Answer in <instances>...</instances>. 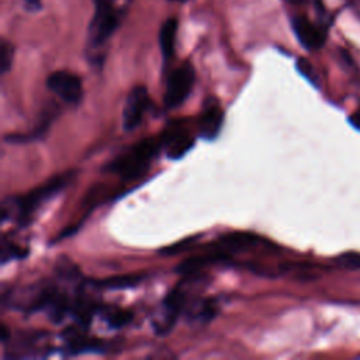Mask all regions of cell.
I'll return each instance as SVG.
<instances>
[{"label": "cell", "instance_id": "obj_1", "mask_svg": "<svg viewBox=\"0 0 360 360\" xmlns=\"http://www.w3.org/2000/svg\"><path fill=\"white\" fill-rule=\"evenodd\" d=\"M75 172H65L49 179L46 183L41 184L39 187L31 190L30 193L18 197H8L3 200L1 204V219L3 222L13 215L17 218L18 224L22 225L25 221L39 208L51 200L53 195L60 193L75 177Z\"/></svg>", "mask_w": 360, "mask_h": 360}, {"label": "cell", "instance_id": "obj_2", "mask_svg": "<svg viewBox=\"0 0 360 360\" xmlns=\"http://www.w3.org/2000/svg\"><path fill=\"white\" fill-rule=\"evenodd\" d=\"M163 148L162 138L143 139L111 160L104 169L118 174L124 180H132L143 174L155 156Z\"/></svg>", "mask_w": 360, "mask_h": 360}, {"label": "cell", "instance_id": "obj_3", "mask_svg": "<svg viewBox=\"0 0 360 360\" xmlns=\"http://www.w3.org/2000/svg\"><path fill=\"white\" fill-rule=\"evenodd\" d=\"M122 18V11L115 6L114 0H96V11L89 25L87 45L89 49L97 53L101 60V51L112 34L117 31Z\"/></svg>", "mask_w": 360, "mask_h": 360}, {"label": "cell", "instance_id": "obj_4", "mask_svg": "<svg viewBox=\"0 0 360 360\" xmlns=\"http://www.w3.org/2000/svg\"><path fill=\"white\" fill-rule=\"evenodd\" d=\"M186 302L187 292L184 284H179L166 295L162 305L152 318V325L158 335H166L172 330L180 312L186 308Z\"/></svg>", "mask_w": 360, "mask_h": 360}, {"label": "cell", "instance_id": "obj_5", "mask_svg": "<svg viewBox=\"0 0 360 360\" xmlns=\"http://www.w3.org/2000/svg\"><path fill=\"white\" fill-rule=\"evenodd\" d=\"M195 73L193 65L184 62L179 68L170 72L167 77L166 91H165V107L166 108H176L181 105L186 98L190 96L191 89L194 86Z\"/></svg>", "mask_w": 360, "mask_h": 360}, {"label": "cell", "instance_id": "obj_6", "mask_svg": "<svg viewBox=\"0 0 360 360\" xmlns=\"http://www.w3.org/2000/svg\"><path fill=\"white\" fill-rule=\"evenodd\" d=\"M46 87L68 104H79L83 97L82 79L68 70H56L46 77Z\"/></svg>", "mask_w": 360, "mask_h": 360}, {"label": "cell", "instance_id": "obj_7", "mask_svg": "<svg viewBox=\"0 0 360 360\" xmlns=\"http://www.w3.org/2000/svg\"><path fill=\"white\" fill-rule=\"evenodd\" d=\"M149 105V94L145 86H135L131 89L125 98L122 108V128L134 131L142 122L145 111Z\"/></svg>", "mask_w": 360, "mask_h": 360}, {"label": "cell", "instance_id": "obj_8", "mask_svg": "<svg viewBox=\"0 0 360 360\" xmlns=\"http://www.w3.org/2000/svg\"><path fill=\"white\" fill-rule=\"evenodd\" d=\"M224 124V110L219 104V101L210 96L204 100L200 121H198V128H200V135L204 139L212 141L218 136L221 128Z\"/></svg>", "mask_w": 360, "mask_h": 360}, {"label": "cell", "instance_id": "obj_9", "mask_svg": "<svg viewBox=\"0 0 360 360\" xmlns=\"http://www.w3.org/2000/svg\"><path fill=\"white\" fill-rule=\"evenodd\" d=\"M163 148L170 159H179L186 155L194 145L193 135L181 124H172L160 136Z\"/></svg>", "mask_w": 360, "mask_h": 360}, {"label": "cell", "instance_id": "obj_10", "mask_svg": "<svg viewBox=\"0 0 360 360\" xmlns=\"http://www.w3.org/2000/svg\"><path fill=\"white\" fill-rule=\"evenodd\" d=\"M291 25L297 39L304 48L309 51H315L323 45L325 31L316 24H314L312 21H309L307 17L304 15L294 17L291 21Z\"/></svg>", "mask_w": 360, "mask_h": 360}, {"label": "cell", "instance_id": "obj_11", "mask_svg": "<svg viewBox=\"0 0 360 360\" xmlns=\"http://www.w3.org/2000/svg\"><path fill=\"white\" fill-rule=\"evenodd\" d=\"M231 259L229 253L228 252H221V250H215V252H210V253H205V255H200V256H194V257H190V259H186L184 262H181L177 267H176V271L180 273V274H186V276H190L210 264H215V263H219V262H225Z\"/></svg>", "mask_w": 360, "mask_h": 360}, {"label": "cell", "instance_id": "obj_12", "mask_svg": "<svg viewBox=\"0 0 360 360\" xmlns=\"http://www.w3.org/2000/svg\"><path fill=\"white\" fill-rule=\"evenodd\" d=\"M100 353L104 352L103 342L84 336L80 330H69L66 336V354H82V353Z\"/></svg>", "mask_w": 360, "mask_h": 360}, {"label": "cell", "instance_id": "obj_13", "mask_svg": "<svg viewBox=\"0 0 360 360\" xmlns=\"http://www.w3.org/2000/svg\"><path fill=\"white\" fill-rule=\"evenodd\" d=\"M262 238L249 233V232H235L226 236H222L217 243H214L215 249H225V252H235V250H248L257 245H260Z\"/></svg>", "mask_w": 360, "mask_h": 360}, {"label": "cell", "instance_id": "obj_14", "mask_svg": "<svg viewBox=\"0 0 360 360\" xmlns=\"http://www.w3.org/2000/svg\"><path fill=\"white\" fill-rule=\"evenodd\" d=\"M187 321L190 323H207L218 312V304L215 300H197L190 304H186Z\"/></svg>", "mask_w": 360, "mask_h": 360}, {"label": "cell", "instance_id": "obj_15", "mask_svg": "<svg viewBox=\"0 0 360 360\" xmlns=\"http://www.w3.org/2000/svg\"><path fill=\"white\" fill-rule=\"evenodd\" d=\"M177 20L169 18L163 22L159 31V45L162 51L163 59L167 62L172 59L174 53V42H176V34H177Z\"/></svg>", "mask_w": 360, "mask_h": 360}, {"label": "cell", "instance_id": "obj_16", "mask_svg": "<svg viewBox=\"0 0 360 360\" xmlns=\"http://www.w3.org/2000/svg\"><path fill=\"white\" fill-rule=\"evenodd\" d=\"M143 280L142 276L136 274H129V276H117V277H110L105 280L96 281L94 285L98 288H112V290H121V288H129L136 284H139Z\"/></svg>", "mask_w": 360, "mask_h": 360}, {"label": "cell", "instance_id": "obj_17", "mask_svg": "<svg viewBox=\"0 0 360 360\" xmlns=\"http://www.w3.org/2000/svg\"><path fill=\"white\" fill-rule=\"evenodd\" d=\"M101 315L111 328H122L132 319V314L120 307L101 308Z\"/></svg>", "mask_w": 360, "mask_h": 360}, {"label": "cell", "instance_id": "obj_18", "mask_svg": "<svg viewBox=\"0 0 360 360\" xmlns=\"http://www.w3.org/2000/svg\"><path fill=\"white\" fill-rule=\"evenodd\" d=\"M27 250H24L22 248H20L18 245L8 242L7 239L3 240L1 245V263H7L8 260H14V259H22L27 256Z\"/></svg>", "mask_w": 360, "mask_h": 360}, {"label": "cell", "instance_id": "obj_19", "mask_svg": "<svg viewBox=\"0 0 360 360\" xmlns=\"http://www.w3.org/2000/svg\"><path fill=\"white\" fill-rule=\"evenodd\" d=\"M13 46L11 44H8L7 41H1V45H0V69H1V73L6 75L10 69H11V63H13Z\"/></svg>", "mask_w": 360, "mask_h": 360}, {"label": "cell", "instance_id": "obj_20", "mask_svg": "<svg viewBox=\"0 0 360 360\" xmlns=\"http://www.w3.org/2000/svg\"><path fill=\"white\" fill-rule=\"evenodd\" d=\"M297 69H298V72H300L307 80H309L312 84H318V76H316V73H315V69H314V66H312L307 59L300 58V59L297 60Z\"/></svg>", "mask_w": 360, "mask_h": 360}, {"label": "cell", "instance_id": "obj_21", "mask_svg": "<svg viewBox=\"0 0 360 360\" xmlns=\"http://www.w3.org/2000/svg\"><path fill=\"white\" fill-rule=\"evenodd\" d=\"M338 262L347 269H356V270L360 269V255L359 253H345V255L339 256Z\"/></svg>", "mask_w": 360, "mask_h": 360}, {"label": "cell", "instance_id": "obj_22", "mask_svg": "<svg viewBox=\"0 0 360 360\" xmlns=\"http://www.w3.org/2000/svg\"><path fill=\"white\" fill-rule=\"evenodd\" d=\"M349 7L357 15V18H360V0H350Z\"/></svg>", "mask_w": 360, "mask_h": 360}, {"label": "cell", "instance_id": "obj_23", "mask_svg": "<svg viewBox=\"0 0 360 360\" xmlns=\"http://www.w3.org/2000/svg\"><path fill=\"white\" fill-rule=\"evenodd\" d=\"M27 3V6L32 7V8H37L41 6V0H24Z\"/></svg>", "mask_w": 360, "mask_h": 360}, {"label": "cell", "instance_id": "obj_24", "mask_svg": "<svg viewBox=\"0 0 360 360\" xmlns=\"http://www.w3.org/2000/svg\"><path fill=\"white\" fill-rule=\"evenodd\" d=\"M290 3H292V4H301V3H304L305 0H288Z\"/></svg>", "mask_w": 360, "mask_h": 360}, {"label": "cell", "instance_id": "obj_25", "mask_svg": "<svg viewBox=\"0 0 360 360\" xmlns=\"http://www.w3.org/2000/svg\"><path fill=\"white\" fill-rule=\"evenodd\" d=\"M173 1H184V0H173Z\"/></svg>", "mask_w": 360, "mask_h": 360}]
</instances>
